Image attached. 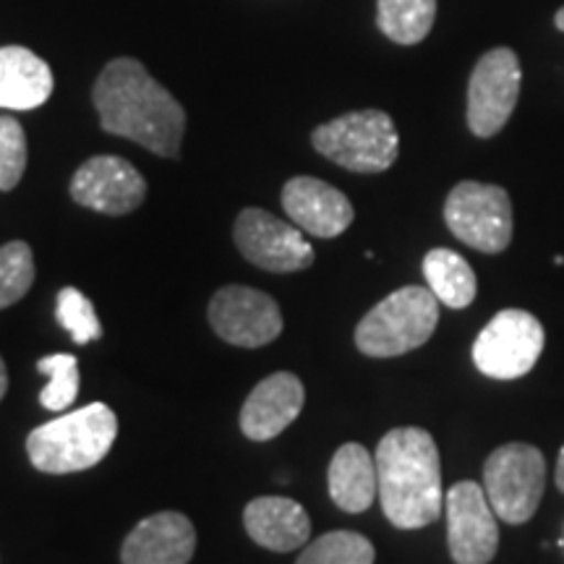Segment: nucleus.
<instances>
[{
    "label": "nucleus",
    "instance_id": "39448f33",
    "mask_svg": "<svg viewBox=\"0 0 564 564\" xmlns=\"http://www.w3.org/2000/svg\"><path fill=\"white\" fill-rule=\"evenodd\" d=\"M314 150L352 173H384L398 160L400 137L384 110L345 112L312 133Z\"/></svg>",
    "mask_w": 564,
    "mask_h": 564
},
{
    "label": "nucleus",
    "instance_id": "aec40b11",
    "mask_svg": "<svg viewBox=\"0 0 564 564\" xmlns=\"http://www.w3.org/2000/svg\"><path fill=\"white\" fill-rule=\"evenodd\" d=\"M423 278L429 291L449 308H465L476 299V272L460 253L449 249H432L423 257Z\"/></svg>",
    "mask_w": 564,
    "mask_h": 564
},
{
    "label": "nucleus",
    "instance_id": "a878e982",
    "mask_svg": "<svg viewBox=\"0 0 564 564\" xmlns=\"http://www.w3.org/2000/svg\"><path fill=\"white\" fill-rule=\"evenodd\" d=\"M26 171V137L17 118H0V192L19 186Z\"/></svg>",
    "mask_w": 564,
    "mask_h": 564
},
{
    "label": "nucleus",
    "instance_id": "a211bd4d",
    "mask_svg": "<svg viewBox=\"0 0 564 564\" xmlns=\"http://www.w3.org/2000/svg\"><path fill=\"white\" fill-rule=\"evenodd\" d=\"M53 70L40 55L19 45L0 47V108L34 110L51 100Z\"/></svg>",
    "mask_w": 564,
    "mask_h": 564
},
{
    "label": "nucleus",
    "instance_id": "f3484780",
    "mask_svg": "<svg viewBox=\"0 0 564 564\" xmlns=\"http://www.w3.org/2000/svg\"><path fill=\"white\" fill-rule=\"evenodd\" d=\"M243 525L259 546L282 554L306 546L308 535H312L308 512L288 497L253 499L243 512Z\"/></svg>",
    "mask_w": 564,
    "mask_h": 564
},
{
    "label": "nucleus",
    "instance_id": "4be33fe9",
    "mask_svg": "<svg viewBox=\"0 0 564 564\" xmlns=\"http://www.w3.org/2000/svg\"><path fill=\"white\" fill-rule=\"evenodd\" d=\"M373 544L352 531L324 533L303 549L295 564H373Z\"/></svg>",
    "mask_w": 564,
    "mask_h": 564
},
{
    "label": "nucleus",
    "instance_id": "4468645a",
    "mask_svg": "<svg viewBox=\"0 0 564 564\" xmlns=\"http://www.w3.org/2000/svg\"><path fill=\"white\" fill-rule=\"evenodd\" d=\"M282 207L303 232L316 238H337L350 228L352 204L340 188L312 175L291 178L282 188Z\"/></svg>",
    "mask_w": 564,
    "mask_h": 564
},
{
    "label": "nucleus",
    "instance_id": "5701e85b",
    "mask_svg": "<svg viewBox=\"0 0 564 564\" xmlns=\"http://www.w3.org/2000/svg\"><path fill=\"white\" fill-rule=\"evenodd\" d=\"M37 371L47 377V384L40 392L42 408L63 413L79 394V361L68 352H55V356L40 358Z\"/></svg>",
    "mask_w": 564,
    "mask_h": 564
},
{
    "label": "nucleus",
    "instance_id": "c85d7f7f",
    "mask_svg": "<svg viewBox=\"0 0 564 564\" xmlns=\"http://www.w3.org/2000/svg\"><path fill=\"white\" fill-rule=\"evenodd\" d=\"M554 24H556V30L564 32V9L556 11V17H554Z\"/></svg>",
    "mask_w": 564,
    "mask_h": 564
},
{
    "label": "nucleus",
    "instance_id": "393cba45",
    "mask_svg": "<svg viewBox=\"0 0 564 564\" xmlns=\"http://www.w3.org/2000/svg\"><path fill=\"white\" fill-rule=\"evenodd\" d=\"M55 316H58L61 327L70 335L76 345H87L102 337V324L97 319L91 301L76 288H63L55 299Z\"/></svg>",
    "mask_w": 564,
    "mask_h": 564
},
{
    "label": "nucleus",
    "instance_id": "20e7f679",
    "mask_svg": "<svg viewBox=\"0 0 564 564\" xmlns=\"http://www.w3.org/2000/svg\"><path fill=\"white\" fill-rule=\"evenodd\" d=\"M440 324V299L421 285L400 288L358 322L356 345L364 356L394 358L432 340Z\"/></svg>",
    "mask_w": 564,
    "mask_h": 564
},
{
    "label": "nucleus",
    "instance_id": "ddd939ff",
    "mask_svg": "<svg viewBox=\"0 0 564 564\" xmlns=\"http://www.w3.org/2000/svg\"><path fill=\"white\" fill-rule=\"evenodd\" d=\"M70 199L82 207L121 217L139 209L147 199V181L129 160L118 154H97L70 178Z\"/></svg>",
    "mask_w": 564,
    "mask_h": 564
},
{
    "label": "nucleus",
    "instance_id": "423d86ee",
    "mask_svg": "<svg viewBox=\"0 0 564 564\" xmlns=\"http://www.w3.org/2000/svg\"><path fill=\"white\" fill-rule=\"evenodd\" d=\"M546 489V460L533 444L512 442L494 449L484 465V491L499 520L523 525L539 510Z\"/></svg>",
    "mask_w": 564,
    "mask_h": 564
},
{
    "label": "nucleus",
    "instance_id": "7ed1b4c3",
    "mask_svg": "<svg viewBox=\"0 0 564 564\" xmlns=\"http://www.w3.org/2000/svg\"><path fill=\"white\" fill-rule=\"evenodd\" d=\"M116 436V413L105 403H89L34 429L26 436V455L42 474H79L105 460Z\"/></svg>",
    "mask_w": 564,
    "mask_h": 564
},
{
    "label": "nucleus",
    "instance_id": "f8f14e48",
    "mask_svg": "<svg viewBox=\"0 0 564 564\" xmlns=\"http://www.w3.org/2000/svg\"><path fill=\"white\" fill-rule=\"evenodd\" d=\"M447 544L455 564H489L499 546V528L484 486L460 481L444 497Z\"/></svg>",
    "mask_w": 564,
    "mask_h": 564
},
{
    "label": "nucleus",
    "instance_id": "cd10ccee",
    "mask_svg": "<svg viewBox=\"0 0 564 564\" xmlns=\"http://www.w3.org/2000/svg\"><path fill=\"white\" fill-rule=\"evenodd\" d=\"M6 390H9V371H6L3 358H0V400H3Z\"/></svg>",
    "mask_w": 564,
    "mask_h": 564
},
{
    "label": "nucleus",
    "instance_id": "1a4fd4ad",
    "mask_svg": "<svg viewBox=\"0 0 564 564\" xmlns=\"http://www.w3.org/2000/svg\"><path fill=\"white\" fill-rule=\"evenodd\" d=\"M523 68L510 47H494L476 63L468 82V129L489 139L510 121L520 97Z\"/></svg>",
    "mask_w": 564,
    "mask_h": 564
},
{
    "label": "nucleus",
    "instance_id": "412c9836",
    "mask_svg": "<svg viewBox=\"0 0 564 564\" xmlns=\"http://www.w3.org/2000/svg\"><path fill=\"white\" fill-rule=\"evenodd\" d=\"M436 0H377V24L398 45H419L432 32Z\"/></svg>",
    "mask_w": 564,
    "mask_h": 564
},
{
    "label": "nucleus",
    "instance_id": "f03ea898",
    "mask_svg": "<svg viewBox=\"0 0 564 564\" xmlns=\"http://www.w3.org/2000/svg\"><path fill=\"white\" fill-rule=\"evenodd\" d=\"M373 460L379 502L394 528L415 531L440 520L444 507L440 449L426 429H392L379 442Z\"/></svg>",
    "mask_w": 564,
    "mask_h": 564
},
{
    "label": "nucleus",
    "instance_id": "9d476101",
    "mask_svg": "<svg viewBox=\"0 0 564 564\" xmlns=\"http://www.w3.org/2000/svg\"><path fill=\"white\" fill-rule=\"evenodd\" d=\"M238 251L246 262L267 272H299L314 264V249L299 225H291L267 209L249 207L238 215L236 230Z\"/></svg>",
    "mask_w": 564,
    "mask_h": 564
},
{
    "label": "nucleus",
    "instance_id": "6ab92c4d",
    "mask_svg": "<svg viewBox=\"0 0 564 564\" xmlns=\"http://www.w3.org/2000/svg\"><path fill=\"white\" fill-rule=\"evenodd\" d=\"M327 484L329 497H333V502L343 512H366L373 505V497H379L377 460H373L364 444H343L335 453L333 463H329Z\"/></svg>",
    "mask_w": 564,
    "mask_h": 564
},
{
    "label": "nucleus",
    "instance_id": "bb28decb",
    "mask_svg": "<svg viewBox=\"0 0 564 564\" xmlns=\"http://www.w3.org/2000/svg\"><path fill=\"white\" fill-rule=\"evenodd\" d=\"M556 486H560V491L564 494V447L560 453V460H556Z\"/></svg>",
    "mask_w": 564,
    "mask_h": 564
},
{
    "label": "nucleus",
    "instance_id": "f257e3e1",
    "mask_svg": "<svg viewBox=\"0 0 564 564\" xmlns=\"http://www.w3.org/2000/svg\"><path fill=\"white\" fill-rule=\"evenodd\" d=\"M102 129L160 158H178L186 110L137 58H116L91 89Z\"/></svg>",
    "mask_w": 564,
    "mask_h": 564
},
{
    "label": "nucleus",
    "instance_id": "b1692460",
    "mask_svg": "<svg viewBox=\"0 0 564 564\" xmlns=\"http://www.w3.org/2000/svg\"><path fill=\"white\" fill-rule=\"evenodd\" d=\"M34 282V253L30 243L0 246V308H9L30 293Z\"/></svg>",
    "mask_w": 564,
    "mask_h": 564
},
{
    "label": "nucleus",
    "instance_id": "dca6fc26",
    "mask_svg": "<svg viewBox=\"0 0 564 564\" xmlns=\"http://www.w3.org/2000/svg\"><path fill=\"white\" fill-rule=\"evenodd\" d=\"M196 552L194 523L181 512H158L126 535L123 564H188Z\"/></svg>",
    "mask_w": 564,
    "mask_h": 564
},
{
    "label": "nucleus",
    "instance_id": "9b49d317",
    "mask_svg": "<svg viewBox=\"0 0 564 564\" xmlns=\"http://www.w3.org/2000/svg\"><path fill=\"white\" fill-rule=\"evenodd\" d=\"M209 324L225 343L238 348H262L278 340L282 314L272 295L246 285H225L212 295Z\"/></svg>",
    "mask_w": 564,
    "mask_h": 564
},
{
    "label": "nucleus",
    "instance_id": "2eb2a0df",
    "mask_svg": "<svg viewBox=\"0 0 564 564\" xmlns=\"http://www.w3.org/2000/svg\"><path fill=\"white\" fill-rule=\"evenodd\" d=\"M303 403H306V392L295 373H272L246 398L241 408V432L251 442H270L299 419Z\"/></svg>",
    "mask_w": 564,
    "mask_h": 564
},
{
    "label": "nucleus",
    "instance_id": "6e6552de",
    "mask_svg": "<svg viewBox=\"0 0 564 564\" xmlns=\"http://www.w3.org/2000/svg\"><path fill=\"white\" fill-rule=\"evenodd\" d=\"M546 333L523 308H505L481 329L474 343V364L484 377L510 382L525 377L541 358Z\"/></svg>",
    "mask_w": 564,
    "mask_h": 564
},
{
    "label": "nucleus",
    "instance_id": "0eeeda50",
    "mask_svg": "<svg viewBox=\"0 0 564 564\" xmlns=\"http://www.w3.org/2000/svg\"><path fill=\"white\" fill-rule=\"evenodd\" d=\"M444 223L470 249L499 253L512 241V202L502 186L463 181L444 202Z\"/></svg>",
    "mask_w": 564,
    "mask_h": 564
}]
</instances>
